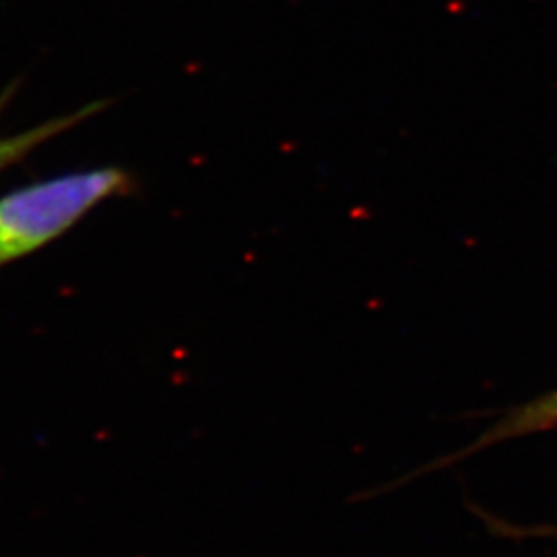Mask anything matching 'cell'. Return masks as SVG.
Returning a JSON list of instances; mask_svg holds the SVG:
<instances>
[{"mask_svg":"<svg viewBox=\"0 0 557 557\" xmlns=\"http://www.w3.org/2000/svg\"><path fill=\"white\" fill-rule=\"evenodd\" d=\"M556 537H557V533H556Z\"/></svg>","mask_w":557,"mask_h":557,"instance_id":"4","label":"cell"},{"mask_svg":"<svg viewBox=\"0 0 557 557\" xmlns=\"http://www.w3.org/2000/svg\"><path fill=\"white\" fill-rule=\"evenodd\" d=\"M13 94H15V87L7 89V91L0 96V114L7 110L9 101L13 98ZM103 108H106V101H94V103H87L85 108H81V110L69 114V116H59V119L48 120V122H44V124H38V126H34V128H29V131H23V133L11 135V137H0V174H2L7 168H11V165L20 163V161L25 160V158H29L44 143L59 137L64 131L77 126L79 122L89 119V116H94V114H98Z\"/></svg>","mask_w":557,"mask_h":557,"instance_id":"2","label":"cell"},{"mask_svg":"<svg viewBox=\"0 0 557 557\" xmlns=\"http://www.w3.org/2000/svg\"><path fill=\"white\" fill-rule=\"evenodd\" d=\"M557 423V393L552 397L539 398L535 403H529L524 407H518L508 418L498 421L492 430H487L481 442L485 446L496 444L502 440L524 436L535 430H545Z\"/></svg>","mask_w":557,"mask_h":557,"instance_id":"3","label":"cell"},{"mask_svg":"<svg viewBox=\"0 0 557 557\" xmlns=\"http://www.w3.org/2000/svg\"><path fill=\"white\" fill-rule=\"evenodd\" d=\"M135 188L122 168L73 172L0 197V269L66 234L91 209Z\"/></svg>","mask_w":557,"mask_h":557,"instance_id":"1","label":"cell"}]
</instances>
